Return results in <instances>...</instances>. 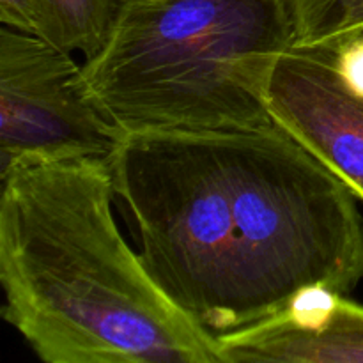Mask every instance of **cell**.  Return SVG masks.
I'll use <instances>...</instances> for the list:
<instances>
[{
	"mask_svg": "<svg viewBox=\"0 0 363 363\" xmlns=\"http://www.w3.org/2000/svg\"><path fill=\"white\" fill-rule=\"evenodd\" d=\"M108 160L145 269L209 335L363 280L357 194L279 126L126 133Z\"/></svg>",
	"mask_w": 363,
	"mask_h": 363,
	"instance_id": "1",
	"label": "cell"
},
{
	"mask_svg": "<svg viewBox=\"0 0 363 363\" xmlns=\"http://www.w3.org/2000/svg\"><path fill=\"white\" fill-rule=\"evenodd\" d=\"M4 319L46 363H220L124 241L106 158L20 163L2 176Z\"/></svg>",
	"mask_w": 363,
	"mask_h": 363,
	"instance_id": "2",
	"label": "cell"
},
{
	"mask_svg": "<svg viewBox=\"0 0 363 363\" xmlns=\"http://www.w3.org/2000/svg\"><path fill=\"white\" fill-rule=\"evenodd\" d=\"M294 43L293 0H126L84 71L124 133L266 130L269 77Z\"/></svg>",
	"mask_w": 363,
	"mask_h": 363,
	"instance_id": "3",
	"label": "cell"
},
{
	"mask_svg": "<svg viewBox=\"0 0 363 363\" xmlns=\"http://www.w3.org/2000/svg\"><path fill=\"white\" fill-rule=\"evenodd\" d=\"M124 135L71 52L2 25L0 176L20 163L108 160Z\"/></svg>",
	"mask_w": 363,
	"mask_h": 363,
	"instance_id": "4",
	"label": "cell"
},
{
	"mask_svg": "<svg viewBox=\"0 0 363 363\" xmlns=\"http://www.w3.org/2000/svg\"><path fill=\"white\" fill-rule=\"evenodd\" d=\"M266 103L280 130L363 201V85L335 45H293L277 60Z\"/></svg>",
	"mask_w": 363,
	"mask_h": 363,
	"instance_id": "5",
	"label": "cell"
},
{
	"mask_svg": "<svg viewBox=\"0 0 363 363\" xmlns=\"http://www.w3.org/2000/svg\"><path fill=\"white\" fill-rule=\"evenodd\" d=\"M216 342L220 363H363V307L323 294Z\"/></svg>",
	"mask_w": 363,
	"mask_h": 363,
	"instance_id": "6",
	"label": "cell"
},
{
	"mask_svg": "<svg viewBox=\"0 0 363 363\" xmlns=\"http://www.w3.org/2000/svg\"><path fill=\"white\" fill-rule=\"evenodd\" d=\"M52 18V45L98 55L112 38L126 0H46Z\"/></svg>",
	"mask_w": 363,
	"mask_h": 363,
	"instance_id": "7",
	"label": "cell"
},
{
	"mask_svg": "<svg viewBox=\"0 0 363 363\" xmlns=\"http://www.w3.org/2000/svg\"><path fill=\"white\" fill-rule=\"evenodd\" d=\"M293 4L294 45L342 46L363 28V0H293Z\"/></svg>",
	"mask_w": 363,
	"mask_h": 363,
	"instance_id": "8",
	"label": "cell"
},
{
	"mask_svg": "<svg viewBox=\"0 0 363 363\" xmlns=\"http://www.w3.org/2000/svg\"><path fill=\"white\" fill-rule=\"evenodd\" d=\"M0 21L52 43V18L46 0H0Z\"/></svg>",
	"mask_w": 363,
	"mask_h": 363,
	"instance_id": "9",
	"label": "cell"
},
{
	"mask_svg": "<svg viewBox=\"0 0 363 363\" xmlns=\"http://www.w3.org/2000/svg\"><path fill=\"white\" fill-rule=\"evenodd\" d=\"M340 59L347 73L363 85V28L346 45L339 46Z\"/></svg>",
	"mask_w": 363,
	"mask_h": 363,
	"instance_id": "10",
	"label": "cell"
}]
</instances>
